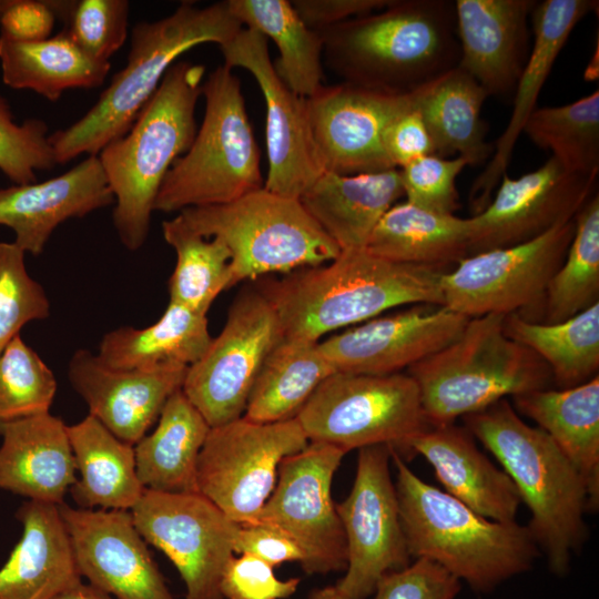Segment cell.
Wrapping results in <instances>:
<instances>
[{"instance_id": "6da1fadb", "label": "cell", "mask_w": 599, "mask_h": 599, "mask_svg": "<svg viewBox=\"0 0 599 599\" xmlns=\"http://www.w3.org/2000/svg\"><path fill=\"white\" fill-rule=\"evenodd\" d=\"M323 62L343 82L408 93L458 65L455 1L392 0L319 31Z\"/></svg>"}, {"instance_id": "7a4b0ae2", "label": "cell", "mask_w": 599, "mask_h": 599, "mask_svg": "<svg viewBox=\"0 0 599 599\" xmlns=\"http://www.w3.org/2000/svg\"><path fill=\"white\" fill-rule=\"evenodd\" d=\"M443 273L440 267L388 261L366 248L346 250L326 265L300 268L262 291L284 337L318 342L394 307L444 305Z\"/></svg>"}, {"instance_id": "3957f363", "label": "cell", "mask_w": 599, "mask_h": 599, "mask_svg": "<svg viewBox=\"0 0 599 599\" xmlns=\"http://www.w3.org/2000/svg\"><path fill=\"white\" fill-rule=\"evenodd\" d=\"M464 427L499 461L530 511L527 525L549 570L568 573L587 539L586 485L552 439L525 423L508 399L461 417Z\"/></svg>"}, {"instance_id": "277c9868", "label": "cell", "mask_w": 599, "mask_h": 599, "mask_svg": "<svg viewBox=\"0 0 599 599\" xmlns=\"http://www.w3.org/2000/svg\"><path fill=\"white\" fill-rule=\"evenodd\" d=\"M400 524L412 558L429 559L478 593L530 570L540 555L527 526L488 519L425 483L392 449Z\"/></svg>"}, {"instance_id": "5b68a950", "label": "cell", "mask_w": 599, "mask_h": 599, "mask_svg": "<svg viewBox=\"0 0 599 599\" xmlns=\"http://www.w3.org/2000/svg\"><path fill=\"white\" fill-rule=\"evenodd\" d=\"M242 28L227 0L205 7L183 1L165 18L136 23L126 64L97 103L70 126L49 134L57 164L81 154L98 155L122 138L180 55L203 43L222 47Z\"/></svg>"}, {"instance_id": "8992f818", "label": "cell", "mask_w": 599, "mask_h": 599, "mask_svg": "<svg viewBox=\"0 0 599 599\" xmlns=\"http://www.w3.org/2000/svg\"><path fill=\"white\" fill-rule=\"evenodd\" d=\"M204 74L203 64L174 63L130 130L98 154L114 195L115 231L130 251L146 241L163 180L195 138Z\"/></svg>"}, {"instance_id": "52a82bcc", "label": "cell", "mask_w": 599, "mask_h": 599, "mask_svg": "<svg viewBox=\"0 0 599 599\" xmlns=\"http://www.w3.org/2000/svg\"><path fill=\"white\" fill-rule=\"evenodd\" d=\"M505 316L469 318L454 342L408 368L432 427L455 424L507 396L549 388L550 368L505 334Z\"/></svg>"}, {"instance_id": "ba28073f", "label": "cell", "mask_w": 599, "mask_h": 599, "mask_svg": "<svg viewBox=\"0 0 599 599\" xmlns=\"http://www.w3.org/2000/svg\"><path fill=\"white\" fill-rule=\"evenodd\" d=\"M205 110L189 150L165 175L154 211L171 213L232 202L264 186L261 152L240 79L226 65L203 81Z\"/></svg>"}, {"instance_id": "9c48e42d", "label": "cell", "mask_w": 599, "mask_h": 599, "mask_svg": "<svg viewBox=\"0 0 599 599\" xmlns=\"http://www.w3.org/2000/svg\"><path fill=\"white\" fill-rule=\"evenodd\" d=\"M179 214L202 236L226 245L233 285L266 273L323 265L341 253L300 200L264 186L225 204L190 207Z\"/></svg>"}, {"instance_id": "30bf717a", "label": "cell", "mask_w": 599, "mask_h": 599, "mask_svg": "<svg viewBox=\"0 0 599 599\" xmlns=\"http://www.w3.org/2000/svg\"><path fill=\"white\" fill-rule=\"evenodd\" d=\"M308 441L352 449L386 445L404 460L429 425L416 382L403 373L372 376L334 373L295 416Z\"/></svg>"}, {"instance_id": "8fae6325", "label": "cell", "mask_w": 599, "mask_h": 599, "mask_svg": "<svg viewBox=\"0 0 599 599\" xmlns=\"http://www.w3.org/2000/svg\"><path fill=\"white\" fill-rule=\"evenodd\" d=\"M307 444L296 417L256 423L242 416L211 427L199 455L197 493L234 522H254L276 485L281 461Z\"/></svg>"}, {"instance_id": "7c38bea8", "label": "cell", "mask_w": 599, "mask_h": 599, "mask_svg": "<svg viewBox=\"0 0 599 599\" xmlns=\"http://www.w3.org/2000/svg\"><path fill=\"white\" fill-rule=\"evenodd\" d=\"M283 337L262 290H245L235 298L223 329L189 366L181 388L210 427L242 417L265 358Z\"/></svg>"}, {"instance_id": "4fadbf2b", "label": "cell", "mask_w": 599, "mask_h": 599, "mask_svg": "<svg viewBox=\"0 0 599 599\" xmlns=\"http://www.w3.org/2000/svg\"><path fill=\"white\" fill-rule=\"evenodd\" d=\"M347 453L319 441L285 457L276 485L254 522L273 526L301 549L306 575L345 571L347 545L332 499L333 477Z\"/></svg>"}, {"instance_id": "5bb4252c", "label": "cell", "mask_w": 599, "mask_h": 599, "mask_svg": "<svg viewBox=\"0 0 599 599\" xmlns=\"http://www.w3.org/2000/svg\"><path fill=\"white\" fill-rule=\"evenodd\" d=\"M130 511L146 544L179 571L184 599H223L220 582L235 554L238 524L200 493L144 489Z\"/></svg>"}, {"instance_id": "9a60e30c", "label": "cell", "mask_w": 599, "mask_h": 599, "mask_svg": "<svg viewBox=\"0 0 599 599\" xmlns=\"http://www.w3.org/2000/svg\"><path fill=\"white\" fill-rule=\"evenodd\" d=\"M573 233L575 217L530 241L466 256L441 275L444 306L471 318L518 313L544 301Z\"/></svg>"}, {"instance_id": "2e32d148", "label": "cell", "mask_w": 599, "mask_h": 599, "mask_svg": "<svg viewBox=\"0 0 599 599\" xmlns=\"http://www.w3.org/2000/svg\"><path fill=\"white\" fill-rule=\"evenodd\" d=\"M392 448L358 449L356 475L348 496L336 504L346 545L347 567L335 583L349 599H367L379 579L412 562L389 463Z\"/></svg>"}, {"instance_id": "e0dca14e", "label": "cell", "mask_w": 599, "mask_h": 599, "mask_svg": "<svg viewBox=\"0 0 599 599\" xmlns=\"http://www.w3.org/2000/svg\"><path fill=\"white\" fill-rule=\"evenodd\" d=\"M220 50L224 65L252 74L265 101L268 170L264 187L300 200L325 172L312 134L306 98L294 93L280 79L270 57L268 40L260 32L243 27Z\"/></svg>"}, {"instance_id": "ac0fdd59", "label": "cell", "mask_w": 599, "mask_h": 599, "mask_svg": "<svg viewBox=\"0 0 599 599\" xmlns=\"http://www.w3.org/2000/svg\"><path fill=\"white\" fill-rule=\"evenodd\" d=\"M308 120L325 172L343 175L395 169L383 145L387 125L413 106L415 91L390 93L347 82L307 98Z\"/></svg>"}, {"instance_id": "d6986e66", "label": "cell", "mask_w": 599, "mask_h": 599, "mask_svg": "<svg viewBox=\"0 0 599 599\" xmlns=\"http://www.w3.org/2000/svg\"><path fill=\"white\" fill-rule=\"evenodd\" d=\"M597 177L570 173L551 156L517 179L505 173L494 200L470 217L469 255L530 241L572 220L593 195Z\"/></svg>"}, {"instance_id": "ffe728a7", "label": "cell", "mask_w": 599, "mask_h": 599, "mask_svg": "<svg viewBox=\"0 0 599 599\" xmlns=\"http://www.w3.org/2000/svg\"><path fill=\"white\" fill-rule=\"evenodd\" d=\"M468 319L444 305L414 304L357 324L318 345L334 373L392 375L454 342Z\"/></svg>"}, {"instance_id": "44dd1931", "label": "cell", "mask_w": 599, "mask_h": 599, "mask_svg": "<svg viewBox=\"0 0 599 599\" xmlns=\"http://www.w3.org/2000/svg\"><path fill=\"white\" fill-rule=\"evenodd\" d=\"M58 507L88 583L115 599H176L130 510Z\"/></svg>"}, {"instance_id": "7402d4cb", "label": "cell", "mask_w": 599, "mask_h": 599, "mask_svg": "<svg viewBox=\"0 0 599 599\" xmlns=\"http://www.w3.org/2000/svg\"><path fill=\"white\" fill-rule=\"evenodd\" d=\"M187 368L115 369L97 354L78 349L70 358L68 377L89 415L134 446L158 420L169 397L182 388Z\"/></svg>"}, {"instance_id": "603a6c76", "label": "cell", "mask_w": 599, "mask_h": 599, "mask_svg": "<svg viewBox=\"0 0 599 599\" xmlns=\"http://www.w3.org/2000/svg\"><path fill=\"white\" fill-rule=\"evenodd\" d=\"M537 1L456 0L458 67L488 97L509 100L529 55L528 19Z\"/></svg>"}, {"instance_id": "cb8c5ba5", "label": "cell", "mask_w": 599, "mask_h": 599, "mask_svg": "<svg viewBox=\"0 0 599 599\" xmlns=\"http://www.w3.org/2000/svg\"><path fill=\"white\" fill-rule=\"evenodd\" d=\"M597 7L598 1L593 0H545L535 4L530 16L534 42L514 91L511 115L494 144L493 156L469 191L474 215L488 205L501 176L507 173L518 138L570 33Z\"/></svg>"}, {"instance_id": "d4e9b609", "label": "cell", "mask_w": 599, "mask_h": 599, "mask_svg": "<svg viewBox=\"0 0 599 599\" xmlns=\"http://www.w3.org/2000/svg\"><path fill=\"white\" fill-rule=\"evenodd\" d=\"M114 204V195L98 155L53 179L0 189V225L11 229L14 243L40 255L53 231L70 219Z\"/></svg>"}, {"instance_id": "484cf974", "label": "cell", "mask_w": 599, "mask_h": 599, "mask_svg": "<svg viewBox=\"0 0 599 599\" xmlns=\"http://www.w3.org/2000/svg\"><path fill=\"white\" fill-rule=\"evenodd\" d=\"M0 489L27 500L61 505L75 483L64 422L44 413L0 422Z\"/></svg>"}, {"instance_id": "4316f807", "label": "cell", "mask_w": 599, "mask_h": 599, "mask_svg": "<svg viewBox=\"0 0 599 599\" xmlns=\"http://www.w3.org/2000/svg\"><path fill=\"white\" fill-rule=\"evenodd\" d=\"M423 456L446 493L477 514L501 522L515 521L521 504L509 476L479 450L474 436L456 424L434 426L409 444Z\"/></svg>"}, {"instance_id": "83f0119b", "label": "cell", "mask_w": 599, "mask_h": 599, "mask_svg": "<svg viewBox=\"0 0 599 599\" xmlns=\"http://www.w3.org/2000/svg\"><path fill=\"white\" fill-rule=\"evenodd\" d=\"M16 518L22 535L0 567V599H53L83 580L58 505L26 500Z\"/></svg>"}, {"instance_id": "f1b7e54d", "label": "cell", "mask_w": 599, "mask_h": 599, "mask_svg": "<svg viewBox=\"0 0 599 599\" xmlns=\"http://www.w3.org/2000/svg\"><path fill=\"white\" fill-rule=\"evenodd\" d=\"M404 196L399 169L324 172L300 202L341 251L365 248L383 215Z\"/></svg>"}, {"instance_id": "f546056e", "label": "cell", "mask_w": 599, "mask_h": 599, "mask_svg": "<svg viewBox=\"0 0 599 599\" xmlns=\"http://www.w3.org/2000/svg\"><path fill=\"white\" fill-rule=\"evenodd\" d=\"M517 413L534 420L581 476L588 512L599 507V376L567 389H537L512 397Z\"/></svg>"}, {"instance_id": "4dcf8cb0", "label": "cell", "mask_w": 599, "mask_h": 599, "mask_svg": "<svg viewBox=\"0 0 599 599\" xmlns=\"http://www.w3.org/2000/svg\"><path fill=\"white\" fill-rule=\"evenodd\" d=\"M488 98L479 83L458 65L415 90V105L430 135L435 155L465 158L469 165L490 160L494 144L481 109Z\"/></svg>"}, {"instance_id": "1f68e13d", "label": "cell", "mask_w": 599, "mask_h": 599, "mask_svg": "<svg viewBox=\"0 0 599 599\" xmlns=\"http://www.w3.org/2000/svg\"><path fill=\"white\" fill-rule=\"evenodd\" d=\"M67 432L80 475L69 490L78 508L131 510L144 490L136 475L134 446L91 415L67 425Z\"/></svg>"}, {"instance_id": "d6a6232c", "label": "cell", "mask_w": 599, "mask_h": 599, "mask_svg": "<svg viewBox=\"0 0 599 599\" xmlns=\"http://www.w3.org/2000/svg\"><path fill=\"white\" fill-rule=\"evenodd\" d=\"M210 429L182 389L173 393L155 429L134 445L136 475L144 489L197 493V460Z\"/></svg>"}, {"instance_id": "836d02e7", "label": "cell", "mask_w": 599, "mask_h": 599, "mask_svg": "<svg viewBox=\"0 0 599 599\" xmlns=\"http://www.w3.org/2000/svg\"><path fill=\"white\" fill-rule=\"evenodd\" d=\"M205 314L169 302L161 317L144 328L122 326L102 337L98 357L115 369L191 366L211 341Z\"/></svg>"}, {"instance_id": "e575fe53", "label": "cell", "mask_w": 599, "mask_h": 599, "mask_svg": "<svg viewBox=\"0 0 599 599\" xmlns=\"http://www.w3.org/2000/svg\"><path fill=\"white\" fill-rule=\"evenodd\" d=\"M2 81L16 90H31L57 101L70 89L103 84L110 62L90 57L68 33L40 41H17L0 35Z\"/></svg>"}, {"instance_id": "d590c367", "label": "cell", "mask_w": 599, "mask_h": 599, "mask_svg": "<svg viewBox=\"0 0 599 599\" xmlns=\"http://www.w3.org/2000/svg\"><path fill=\"white\" fill-rule=\"evenodd\" d=\"M470 217L394 204L374 229L366 250L396 263L440 267L469 255Z\"/></svg>"}, {"instance_id": "8d00e7d4", "label": "cell", "mask_w": 599, "mask_h": 599, "mask_svg": "<svg viewBox=\"0 0 599 599\" xmlns=\"http://www.w3.org/2000/svg\"><path fill=\"white\" fill-rule=\"evenodd\" d=\"M233 16L271 39L278 51L273 62L280 79L296 94L313 97L323 85V39L307 27L290 0H227Z\"/></svg>"}, {"instance_id": "74e56055", "label": "cell", "mask_w": 599, "mask_h": 599, "mask_svg": "<svg viewBox=\"0 0 599 599\" xmlns=\"http://www.w3.org/2000/svg\"><path fill=\"white\" fill-rule=\"evenodd\" d=\"M319 342L283 337L265 358L250 393L244 417L256 423L294 418L332 374Z\"/></svg>"}, {"instance_id": "f35d334b", "label": "cell", "mask_w": 599, "mask_h": 599, "mask_svg": "<svg viewBox=\"0 0 599 599\" xmlns=\"http://www.w3.org/2000/svg\"><path fill=\"white\" fill-rule=\"evenodd\" d=\"M504 331L548 365L559 389L576 387L598 376L599 302L555 324L536 323L519 313L508 314Z\"/></svg>"}, {"instance_id": "ab89813d", "label": "cell", "mask_w": 599, "mask_h": 599, "mask_svg": "<svg viewBox=\"0 0 599 599\" xmlns=\"http://www.w3.org/2000/svg\"><path fill=\"white\" fill-rule=\"evenodd\" d=\"M162 232L176 254L170 302L206 315L217 295L233 286L231 252L221 240L195 232L180 214L163 221Z\"/></svg>"}, {"instance_id": "60d3db41", "label": "cell", "mask_w": 599, "mask_h": 599, "mask_svg": "<svg viewBox=\"0 0 599 599\" xmlns=\"http://www.w3.org/2000/svg\"><path fill=\"white\" fill-rule=\"evenodd\" d=\"M522 132L549 151L566 171L579 175L599 171V91L559 106L536 108Z\"/></svg>"}, {"instance_id": "b9f144b4", "label": "cell", "mask_w": 599, "mask_h": 599, "mask_svg": "<svg viewBox=\"0 0 599 599\" xmlns=\"http://www.w3.org/2000/svg\"><path fill=\"white\" fill-rule=\"evenodd\" d=\"M599 196L593 194L575 216L566 257L550 278L545 324L564 322L599 302Z\"/></svg>"}, {"instance_id": "7bdbcfd3", "label": "cell", "mask_w": 599, "mask_h": 599, "mask_svg": "<svg viewBox=\"0 0 599 599\" xmlns=\"http://www.w3.org/2000/svg\"><path fill=\"white\" fill-rule=\"evenodd\" d=\"M57 387L42 358L14 337L0 354V422L49 413Z\"/></svg>"}, {"instance_id": "ee69618b", "label": "cell", "mask_w": 599, "mask_h": 599, "mask_svg": "<svg viewBox=\"0 0 599 599\" xmlns=\"http://www.w3.org/2000/svg\"><path fill=\"white\" fill-rule=\"evenodd\" d=\"M24 256L14 242H0V354L28 323L50 316V301Z\"/></svg>"}, {"instance_id": "f6af8a7d", "label": "cell", "mask_w": 599, "mask_h": 599, "mask_svg": "<svg viewBox=\"0 0 599 599\" xmlns=\"http://www.w3.org/2000/svg\"><path fill=\"white\" fill-rule=\"evenodd\" d=\"M48 132L41 119L16 123L8 101L0 95V170L14 185L34 183L35 171L57 165Z\"/></svg>"}, {"instance_id": "bcb514c9", "label": "cell", "mask_w": 599, "mask_h": 599, "mask_svg": "<svg viewBox=\"0 0 599 599\" xmlns=\"http://www.w3.org/2000/svg\"><path fill=\"white\" fill-rule=\"evenodd\" d=\"M468 165L465 158L435 154L410 161L399 167L406 202L432 212L455 214L460 206L456 180Z\"/></svg>"}, {"instance_id": "7dc6e473", "label": "cell", "mask_w": 599, "mask_h": 599, "mask_svg": "<svg viewBox=\"0 0 599 599\" xmlns=\"http://www.w3.org/2000/svg\"><path fill=\"white\" fill-rule=\"evenodd\" d=\"M129 10L125 0H80L64 30L90 57L109 62L126 40Z\"/></svg>"}, {"instance_id": "c3c4849f", "label": "cell", "mask_w": 599, "mask_h": 599, "mask_svg": "<svg viewBox=\"0 0 599 599\" xmlns=\"http://www.w3.org/2000/svg\"><path fill=\"white\" fill-rule=\"evenodd\" d=\"M461 581L438 564L416 558L407 567L384 575L373 599H456Z\"/></svg>"}, {"instance_id": "681fc988", "label": "cell", "mask_w": 599, "mask_h": 599, "mask_svg": "<svg viewBox=\"0 0 599 599\" xmlns=\"http://www.w3.org/2000/svg\"><path fill=\"white\" fill-rule=\"evenodd\" d=\"M301 579H278L274 568L260 558L241 554L227 562L220 582L223 599H286L293 596Z\"/></svg>"}, {"instance_id": "f907efd6", "label": "cell", "mask_w": 599, "mask_h": 599, "mask_svg": "<svg viewBox=\"0 0 599 599\" xmlns=\"http://www.w3.org/2000/svg\"><path fill=\"white\" fill-rule=\"evenodd\" d=\"M75 3L69 0H7L0 19V35L26 42L48 39L57 19L67 27Z\"/></svg>"}, {"instance_id": "816d5d0a", "label": "cell", "mask_w": 599, "mask_h": 599, "mask_svg": "<svg viewBox=\"0 0 599 599\" xmlns=\"http://www.w3.org/2000/svg\"><path fill=\"white\" fill-rule=\"evenodd\" d=\"M384 150L395 169H399L413 160L435 154L434 145L415 105L397 115L383 134Z\"/></svg>"}, {"instance_id": "f5cc1de1", "label": "cell", "mask_w": 599, "mask_h": 599, "mask_svg": "<svg viewBox=\"0 0 599 599\" xmlns=\"http://www.w3.org/2000/svg\"><path fill=\"white\" fill-rule=\"evenodd\" d=\"M234 552L255 556L273 568L303 560L300 547L287 535L262 522L240 525Z\"/></svg>"}, {"instance_id": "db71d44e", "label": "cell", "mask_w": 599, "mask_h": 599, "mask_svg": "<svg viewBox=\"0 0 599 599\" xmlns=\"http://www.w3.org/2000/svg\"><path fill=\"white\" fill-rule=\"evenodd\" d=\"M392 0H291L307 27L315 31L380 10Z\"/></svg>"}, {"instance_id": "11a10c76", "label": "cell", "mask_w": 599, "mask_h": 599, "mask_svg": "<svg viewBox=\"0 0 599 599\" xmlns=\"http://www.w3.org/2000/svg\"><path fill=\"white\" fill-rule=\"evenodd\" d=\"M53 599H115L94 586L83 580L73 587L64 590Z\"/></svg>"}, {"instance_id": "9f6ffc18", "label": "cell", "mask_w": 599, "mask_h": 599, "mask_svg": "<svg viewBox=\"0 0 599 599\" xmlns=\"http://www.w3.org/2000/svg\"><path fill=\"white\" fill-rule=\"evenodd\" d=\"M307 599H349L343 595L335 585L314 589L311 591Z\"/></svg>"}]
</instances>
